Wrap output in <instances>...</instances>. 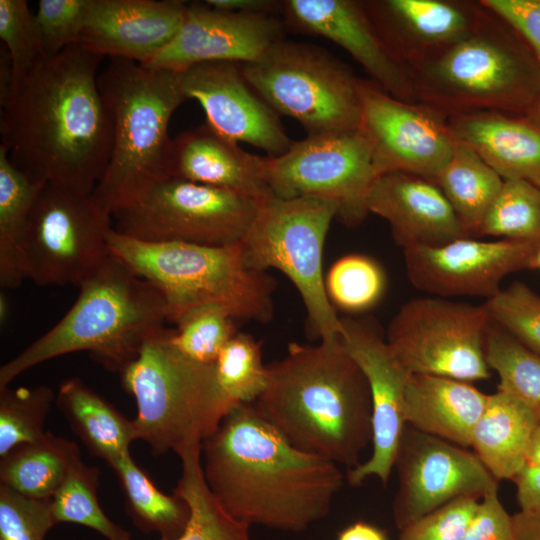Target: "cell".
I'll return each instance as SVG.
<instances>
[{"label": "cell", "mask_w": 540, "mask_h": 540, "mask_svg": "<svg viewBox=\"0 0 540 540\" xmlns=\"http://www.w3.org/2000/svg\"><path fill=\"white\" fill-rule=\"evenodd\" d=\"M386 278L372 258L349 254L338 259L325 277V287L332 305L356 313L373 307L382 297Z\"/></svg>", "instance_id": "obj_40"}, {"label": "cell", "mask_w": 540, "mask_h": 540, "mask_svg": "<svg viewBox=\"0 0 540 540\" xmlns=\"http://www.w3.org/2000/svg\"><path fill=\"white\" fill-rule=\"evenodd\" d=\"M80 459L73 441L47 432L0 457V484L27 497L49 499Z\"/></svg>", "instance_id": "obj_31"}, {"label": "cell", "mask_w": 540, "mask_h": 540, "mask_svg": "<svg viewBox=\"0 0 540 540\" xmlns=\"http://www.w3.org/2000/svg\"><path fill=\"white\" fill-rule=\"evenodd\" d=\"M0 38L10 58L11 90L47 55L40 39L35 16L25 0H0Z\"/></svg>", "instance_id": "obj_42"}, {"label": "cell", "mask_w": 540, "mask_h": 540, "mask_svg": "<svg viewBox=\"0 0 540 540\" xmlns=\"http://www.w3.org/2000/svg\"><path fill=\"white\" fill-rule=\"evenodd\" d=\"M109 466L118 478L127 512L138 529L146 533L157 532L167 539L176 538L183 532L190 509L181 497L161 492L130 452Z\"/></svg>", "instance_id": "obj_34"}, {"label": "cell", "mask_w": 540, "mask_h": 540, "mask_svg": "<svg viewBox=\"0 0 540 540\" xmlns=\"http://www.w3.org/2000/svg\"><path fill=\"white\" fill-rule=\"evenodd\" d=\"M339 207L328 200L271 196L263 202L242 240L245 261L255 270L286 275L304 303L311 333L319 340L340 336L341 317L330 302L322 255Z\"/></svg>", "instance_id": "obj_9"}, {"label": "cell", "mask_w": 540, "mask_h": 540, "mask_svg": "<svg viewBox=\"0 0 540 540\" xmlns=\"http://www.w3.org/2000/svg\"><path fill=\"white\" fill-rule=\"evenodd\" d=\"M261 203L232 191L167 177L113 214V229L147 242L225 246L242 242Z\"/></svg>", "instance_id": "obj_11"}, {"label": "cell", "mask_w": 540, "mask_h": 540, "mask_svg": "<svg viewBox=\"0 0 540 540\" xmlns=\"http://www.w3.org/2000/svg\"><path fill=\"white\" fill-rule=\"evenodd\" d=\"M178 75L186 98L198 101L206 123L219 134L267 156L281 155L292 145L278 114L244 78L241 63H200Z\"/></svg>", "instance_id": "obj_19"}, {"label": "cell", "mask_w": 540, "mask_h": 540, "mask_svg": "<svg viewBox=\"0 0 540 540\" xmlns=\"http://www.w3.org/2000/svg\"><path fill=\"white\" fill-rule=\"evenodd\" d=\"M337 540H388L386 533L372 524L358 521L343 529Z\"/></svg>", "instance_id": "obj_52"}, {"label": "cell", "mask_w": 540, "mask_h": 540, "mask_svg": "<svg viewBox=\"0 0 540 540\" xmlns=\"http://www.w3.org/2000/svg\"><path fill=\"white\" fill-rule=\"evenodd\" d=\"M109 252L154 285L167 306V321L215 304L234 319L268 323L274 314L276 281L249 267L242 243L205 246L147 242L111 231Z\"/></svg>", "instance_id": "obj_7"}, {"label": "cell", "mask_w": 540, "mask_h": 540, "mask_svg": "<svg viewBox=\"0 0 540 540\" xmlns=\"http://www.w3.org/2000/svg\"><path fill=\"white\" fill-rule=\"evenodd\" d=\"M361 122L376 177L407 172L431 181L450 159L456 138L447 116L420 102L392 97L371 80L358 82Z\"/></svg>", "instance_id": "obj_15"}, {"label": "cell", "mask_w": 540, "mask_h": 540, "mask_svg": "<svg viewBox=\"0 0 540 540\" xmlns=\"http://www.w3.org/2000/svg\"><path fill=\"white\" fill-rule=\"evenodd\" d=\"M173 329L154 330L121 372L136 401V440L154 456L202 444L235 404L221 389L214 363L194 361L177 349Z\"/></svg>", "instance_id": "obj_8"}, {"label": "cell", "mask_w": 540, "mask_h": 540, "mask_svg": "<svg viewBox=\"0 0 540 540\" xmlns=\"http://www.w3.org/2000/svg\"><path fill=\"white\" fill-rule=\"evenodd\" d=\"M45 186L30 179L0 146V285L19 287L26 277L24 247L32 208Z\"/></svg>", "instance_id": "obj_30"}, {"label": "cell", "mask_w": 540, "mask_h": 540, "mask_svg": "<svg viewBox=\"0 0 540 540\" xmlns=\"http://www.w3.org/2000/svg\"><path fill=\"white\" fill-rule=\"evenodd\" d=\"M486 7L509 22L528 42L540 66V0H482ZM540 127V95L526 115Z\"/></svg>", "instance_id": "obj_47"}, {"label": "cell", "mask_w": 540, "mask_h": 540, "mask_svg": "<svg viewBox=\"0 0 540 540\" xmlns=\"http://www.w3.org/2000/svg\"><path fill=\"white\" fill-rule=\"evenodd\" d=\"M221 389L235 404H252L261 395L267 381L261 342L237 332L223 347L214 362Z\"/></svg>", "instance_id": "obj_39"}, {"label": "cell", "mask_w": 540, "mask_h": 540, "mask_svg": "<svg viewBox=\"0 0 540 540\" xmlns=\"http://www.w3.org/2000/svg\"><path fill=\"white\" fill-rule=\"evenodd\" d=\"M55 525L51 498L27 497L0 484V540H45Z\"/></svg>", "instance_id": "obj_44"}, {"label": "cell", "mask_w": 540, "mask_h": 540, "mask_svg": "<svg viewBox=\"0 0 540 540\" xmlns=\"http://www.w3.org/2000/svg\"><path fill=\"white\" fill-rule=\"evenodd\" d=\"M241 69L277 114L297 120L308 135L360 128L359 78L322 48L284 38Z\"/></svg>", "instance_id": "obj_10"}, {"label": "cell", "mask_w": 540, "mask_h": 540, "mask_svg": "<svg viewBox=\"0 0 540 540\" xmlns=\"http://www.w3.org/2000/svg\"><path fill=\"white\" fill-rule=\"evenodd\" d=\"M434 182L451 204L466 235L473 238L478 235L504 179L471 147L457 140L450 159Z\"/></svg>", "instance_id": "obj_32"}, {"label": "cell", "mask_w": 540, "mask_h": 540, "mask_svg": "<svg viewBox=\"0 0 540 540\" xmlns=\"http://www.w3.org/2000/svg\"><path fill=\"white\" fill-rule=\"evenodd\" d=\"M539 245L464 237L434 247L404 250L406 272L419 290L438 297L476 296L487 299L502 288L509 274L534 269Z\"/></svg>", "instance_id": "obj_18"}, {"label": "cell", "mask_w": 540, "mask_h": 540, "mask_svg": "<svg viewBox=\"0 0 540 540\" xmlns=\"http://www.w3.org/2000/svg\"><path fill=\"white\" fill-rule=\"evenodd\" d=\"M367 208L387 221L403 250L468 237L438 185L418 175L397 171L376 177Z\"/></svg>", "instance_id": "obj_24"}, {"label": "cell", "mask_w": 540, "mask_h": 540, "mask_svg": "<svg viewBox=\"0 0 540 540\" xmlns=\"http://www.w3.org/2000/svg\"><path fill=\"white\" fill-rule=\"evenodd\" d=\"M79 288L62 319L1 366L0 388L42 362L79 351L120 373L167 321L161 292L111 253Z\"/></svg>", "instance_id": "obj_4"}, {"label": "cell", "mask_w": 540, "mask_h": 540, "mask_svg": "<svg viewBox=\"0 0 540 540\" xmlns=\"http://www.w3.org/2000/svg\"><path fill=\"white\" fill-rule=\"evenodd\" d=\"M54 400V391L47 385L0 388V457L46 435L45 420Z\"/></svg>", "instance_id": "obj_38"}, {"label": "cell", "mask_w": 540, "mask_h": 540, "mask_svg": "<svg viewBox=\"0 0 540 540\" xmlns=\"http://www.w3.org/2000/svg\"><path fill=\"white\" fill-rule=\"evenodd\" d=\"M480 500H453L399 530L397 540H462Z\"/></svg>", "instance_id": "obj_46"}, {"label": "cell", "mask_w": 540, "mask_h": 540, "mask_svg": "<svg viewBox=\"0 0 540 540\" xmlns=\"http://www.w3.org/2000/svg\"><path fill=\"white\" fill-rule=\"evenodd\" d=\"M284 28L275 15L191 3L178 34L145 65L178 73L206 62L250 63L284 39Z\"/></svg>", "instance_id": "obj_20"}, {"label": "cell", "mask_w": 540, "mask_h": 540, "mask_svg": "<svg viewBox=\"0 0 540 540\" xmlns=\"http://www.w3.org/2000/svg\"><path fill=\"white\" fill-rule=\"evenodd\" d=\"M207 5L224 11L275 15L283 11V1L275 0H206Z\"/></svg>", "instance_id": "obj_50"}, {"label": "cell", "mask_w": 540, "mask_h": 540, "mask_svg": "<svg viewBox=\"0 0 540 540\" xmlns=\"http://www.w3.org/2000/svg\"><path fill=\"white\" fill-rule=\"evenodd\" d=\"M205 482L223 509L251 525L299 533L326 518L344 474L295 448L253 404H237L202 443Z\"/></svg>", "instance_id": "obj_2"}, {"label": "cell", "mask_w": 540, "mask_h": 540, "mask_svg": "<svg viewBox=\"0 0 540 540\" xmlns=\"http://www.w3.org/2000/svg\"><path fill=\"white\" fill-rule=\"evenodd\" d=\"M384 44L407 72L465 37L485 7L457 0L363 1Z\"/></svg>", "instance_id": "obj_22"}, {"label": "cell", "mask_w": 540, "mask_h": 540, "mask_svg": "<svg viewBox=\"0 0 540 540\" xmlns=\"http://www.w3.org/2000/svg\"><path fill=\"white\" fill-rule=\"evenodd\" d=\"M167 176L235 192L259 203L273 196L263 176V157L207 123L172 139Z\"/></svg>", "instance_id": "obj_25"}, {"label": "cell", "mask_w": 540, "mask_h": 540, "mask_svg": "<svg viewBox=\"0 0 540 540\" xmlns=\"http://www.w3.org/2000/svg\"><path fill=\"white\" fill-rule=\"evenodd\" d=\"M187 2L90 0L79 44L101 57L149 63L180 31Z\"/></svg>", "instance_id": "obj_23"}, {"label": "cell", "mask_w": 540, "mask_h": 540, "mask_svg": "<svg viewBox=\"0 0 540 540\" xmlns=\"http://www.w3.org/2000/svg\"><path fill=\"white\" fill-rule=\"evenodd\" d=\"M539 423L526 404L497 390L488 396L470 447L498 482L513 480L527 464L529 445Z\"/></svg>", "instance_id": "obj_28"}, {"label": "cell", "mask_w": 540, "mask_h": 540, "mask_svg": "<svg viewBox=\"0 0 540 540\" xmlns=\"http://www.w3.org/2000/svg\"><path fill=\"white\" fill-rule=\"evenodd\" d=\"M477 236L540 245V188L524 180H504Z\"/></svg>", "instance_id": "obj_37"}, {"label": "cell", "mask_w": 540, "mask_h": 540, "mask_svg": "<svg viewBox=\"0 0 540 540\" xmlns=\"http://www.w3.org/2000/svg\"><path fill=\"white\" fill-rule=\"evenodd\" d=\"M512 519L513 540H540V515L519 511Z\"/></svg>", "instance_id": "obj_51"}, {"label": "cell", "mask_w": 540, "mask_h": 540, "mask_svg": "<svg viewBox=\"0 0 540 540\" xmlns=\"http://www.w3.org/2000/svg\"><path fill=\"white\" fill-rule=\"evenodd\" d=\"M491 321L484 304L419 297L400 307L385 337L409 374L471 383L491 375L485 354Z\"/></svg>", "instance_id": "obj_12"}, {"label": "cell", "mask_w": 540, "mask_h": 540, "mask_svg": "<svg viewBox=\"0 0 540 540\" xmlns=\"http://www.w3.org/2000/svg\"><path fill=\"white\" fill-rule=\"evenodd\" d=\"M56 404L93 456L110 465L130 452V445L136 440L133 420L125 418L80 378H69L60 384Z\"/></svg>", "instance_id": "obj_29"}, {"label": "cell", "mask_w": 540, "mask_h": 540, "mask_svg": "<svg viewBox=\"0 0 540 540\" xmlns=\"http://www.w3.org/2000/svg\"><path fill=\"white\" fill-rule=\"evenodd\" d=\"M398 488L392 503L401 530L461 497L482 499L498 481L479 458L462 446L406 424L394 460Z\"/></svg>", "instance_id": "obj_16"}, {"label": "cell", "mask_w": 540, "mask_h": 540, "mask_svg": "<svg viewBox=\"0 0 540 540\" xmlns=\"http://www.w3.org/2000/svg\"><path fill=\"white\" fill-rule=\"evenodd\" d=\"M233 316L222 306L194 308L175 323L172 341L188 358L212 364L226 343L237 333Z\"/></svg>", "instance_id": "obj_41"}, {"label": "cell", "mask_w": 540, "mask_h": 540, "mask_svg": "<svg viewBox=\"0 0 540 540\" xmlns=\"http://www.w3.org/2000/svg\"><path fill=\"white\" fill-rule=\"evenodd\" d=\"M90 0H40L34 14L47 55L80 41Z\"/></svg>", "instance_id": "obj_45"}, {"label": "cell", "mask_w": 540, "mask_h": 540, "mask_svg": "<svg viewBox=\"0 0 540 540\" xmlns=\"http://www.w3.org/2000/svg\"><path fill=\"white\" fill-rule=\"evenodd\" d=\"M263 176L276 197L336 203L337 217L347 225L369 213L367 197L376 179L371 144L361 128L293 141L283 154L263 157Z\"/></svg>", "instance_id": "obj_14"}, {"label": "cell", "mask_w": 540, "mask_h": 540, "mask_svg": "<svg viewBox=\"0 0 540 540\" xmlns=\"http://www.w3.org/2000/svg\"><path fill=\"white\" fill-rule=\"evenodd\" d=\"M282 13L294 29L342 47L392 97L417 102L409 73L384 44L363 1L287 0Z\"/></svg>", "instance_id": "obj_21"}, {"label": "cell", "mask_w": 540, "mask_h": 540, "mask_svg": "<svg viewBox=\"0 0 540 540\" xmlns=\"http://www.w3.org/2000/svg\"><path fill=\"white\" fill-rule=\"evenodd\" d=\"M252 404L295 448L347 470L372 444L370 389L340 336L290 342L267 365L265 389Z\"/></svg>", "instance_id": "obj_3"}, {"label": "cell", "mask_w": 540, "mask_h": 540, "mask_svg": "<svg viewBox=\"0 0 540 540\" xmlns=\"http://www.w3.org/2000/svg\"><path fill=\"white\" fill-rule=\"evenodd\" d=\"M112 215L91 194L45 184L29 217L24 263L40 286H80L109 256Z\"/></svg>", "instance_id": "obj_13"}, {"label": "cell", "mask_w": 540, "mask_h": 540, "mask_svg": "<svg viewBox=\"0 0 540 540\" xmlns=\"http://www.w3.org/2000/svg\"><path fill=\"white\" fill-rule=\"evenodd\" d=\"M462 540H513V519L498 497V489L480 501Z\"/></svg>", "instance_id": "obj_48"}, {"label": "cell", "mask_w": 540, "mask_h": 540, "mask_svg": "<svg viewBox=\"0 0 540 540\" xmlns=\"http://www.w3.org/2000/svg\"><path fill=\"white\" fill-rule=\"evenodd\" d=\"M490 370L499 377L498 390L526 404L540 420V353L491 321L485 342Z\"/></svg>", "instance_id": "obj_35"}, {"label": "cell", "mask_w": 540, "mask_h": 540, "mask_svg": "<svg viewBox=\"0 0 540 540\" xmlns=\"http://www.w3.org/2000/svg\"><path fill=\"white\" fill-rule=\"evenodd\" d=\"M99 470L77 461L51 498L55 523H74L93 529L106 540H132L131 534L113 522L97 498Z\"/></svg>", "instance_id": "obj_36"}, {"label": "cell", "mask_w": 540, "mask_h": 540, "mask_svg": "<svg viewBox=\"0 0 540 540\" xmlns=\"http://www.w3.org/2000/svg\"><path fill=\"white\" fill-rule=\"evenodd\" d=\"M10 311L9 300L3 292L0 293V323L4 325L7 322Z\"/></svg>", "instance_id": "obj_54"}, {"label": "cell", "mask_w": 540, "mask_h": 540, "mask_svg": "<svg viewBox=\"0 0 540 540\" xmlns=\"http://www.w3.org/2000/svg\"><path fill=\"white\" fill-rule=\"evenodd\" d=\"M341 324L340 338L370 389L373 429L371 456L348 469L346 479L351 486L358 487L365 479L375 476L385 486L406 425L403 407L410 374L373 321L342 317Z\"/></svg>", "instance_id": "obj_17"}, {"label": "cell", "mask_w": 540, "mask_h": 540, "mask_svg": "<svg viewBox=\"0 0 540 540\" xmlns=\"http://www.w3.org/2000/svg\"><path fill=\"white\" fill-rule=\"evenodd\" d=\"M103 57L77 43L46 55L1 101V145L30 179L91 194L109 162L112 120L98 85Z\"/></svg>", "instance_id": "obj_1"}, {"label": "cell", "mask_w": 540, "mask_h": 540, "mask_svg": "<svg viewBox=\"0 0 540 540\" xmlns=\"http://www.w3.org/2000/svg\"><path fill=\"white\" fill-rule=\"evenodd\" d=\"M202 444L185 448L177 455L181 475L174 489L189 506L190 516L176 538L160 540H251L250 525L229 515L209 490L202 470Z\"/></svg>", "instance_id": "obj_33"}, {"label": "cell", "mask_w": 540, "mask_h": 540, "mask_svg": "<svg viewBox=\"0 0 540 540\" xmlns=\"http://www.w3.org/2000/svg\"><path fill=\"white\" fill-rule=\"evenodd\" d=\"M491 319L529 349L540 353V295L515 281L487 299Z\"/></svg>", "instance_id": "obj_43"}, {"label": "cell", "mask_w": 540, "mask_h": 540, "mask_svg": "<svg viewBox=\"0 0 540 540\" xmlns=\"http://www.w3.org/2000/svg\"><path fill=\"white\" fill-rule=\"evenodd\" d=\"M484 7L465 37L408 71L416 101L446 116L483 111L526 116L540 95L538 60L509 22Z\"/></svg>", "instance_id": "obj_5"}, {"label": "cell", "mask_w": 540, "mask_h": 540, "mask_svg": "<svg viewBox=\"0 0 540 540\" xmlns=\"http://www.w3.org/2000/svg\"><path fill=\"white\" fill-rule=\"evenodd\" d=\"M527 464L540 467V423L536 427L529 445Z\"/></svg>", "instance_id": "obj_53"}, {"label": "cell", "mask_w": 540, "mask_h": 540, "mask_svg": "<svg viewBox=\"0 0 540 540\" xmlns=\"http://www.w3.org/2000/svg\"><path fill=\"white\" fill-rule=\"evenodd\" d=\"M488 396L470 382L410 374L404 395L405 421L419 431L468 448Z\"/></svg>", "instance_id": "obj_27"}, {"label": "cell", "mask_w": 540, "mask_h": 540, "mask_svg": "<svg viewBox=\"0 0 540 540\" xmlns=\"http://www.w3.org/2000/svg\"><path fill=\"white\" fill-rule=\"evenodd\" d=\"M512 481L520 511L540 515V467L526 464Z\"/></svg>", "instance_id": "obj_49"}, {"label": "cell", "mask_w": 540, "mask_h": 540, "mask_svg": "<svg viewBox=\"0 0 540 540\" xmlns=\"http://www.w3.org/2000/svg\"><path fill=\"white\" fill-rule=\"evenodd\" d=\"M447 120L454 137L504 180H524L540 188V127L527 117L483 111Z\"/></svg>", "instance_id": "obj_26"}, {"label": "cell", "mask_w": 540, "mask_h": 540, "mask_svg": "<svg viewBox=\"0 0 540 540\" xmlns=\"http://www.w3.org/2000/svg\"><path fill=\"white\" fill-rule=\"evenodd\" d=\"M98 85L112 120V146L92 195L113 216L168 177V126L187 98L178 73L126 59H111Z\"/></svg>", "instance_id": "obj_6"}, {"label": "cell", "mask_w": 540, "mask_h": 540, "mask_svg": "<svg viewBox=\"0 0 540 540\" xmlns=\"http://www.w3.org/2000/svg\"><path fill=\"white\" fill-rule=\"evenodd\" d=\"M534 269L540 270V245L537 247L534 258Z\"/></svg>", "instance_id": "obj_55"}]
</instances>
